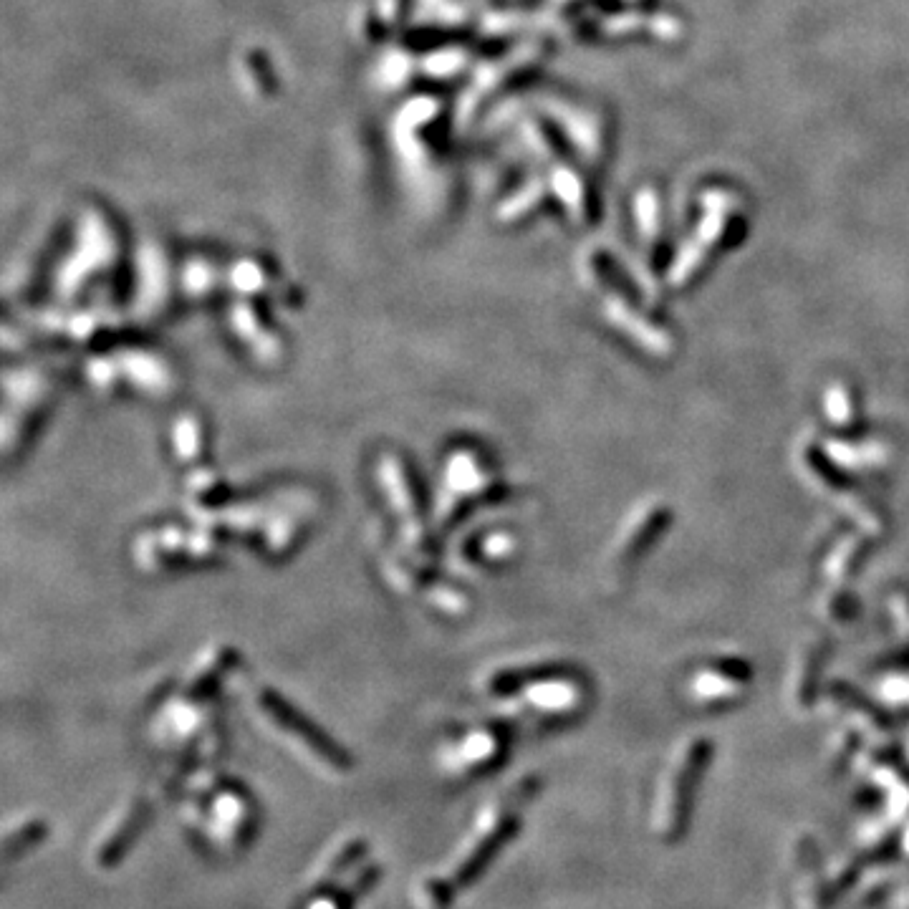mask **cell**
I'll list each match as a JSON object with an SVG mask.
<instances>
[{"label":"cell","instance_id":"277c9868","mask_svg":"<svg viewBox=\"0 0 909 909\" xmlns=\"http://www.w3.org/2000/svg\"><path fill=\"white\" fill-rule=\"evenodd\" d=\"M253 705L256 713L276 730L281 738H286L293 748L301 750L311 763L326 766L329 771L344 773L349 771V755L334 743L326 733L316 730L314 723L296 713V707L288 705L283 697H278L271 687H256L253 692Z\"/></svg>","mask_w":909,"mask_h":909},{"label":"cell","instance_id":"8992f818","mask_svg":"<svg viewBox=\"0 0 909 909\" xmlns=\"http://www.w3.org/2000/svg\"><path fill=\"white\" fill-rule=\"evenodd\" d=\"M495 748V738L485 730H470V733L458 735L445 750H442V766L450 773L465 776L468 771H475L478 766L490 761Z\"/></svg>","mask_w":909,"mask_h":909},{"label":"cell","instance_id":"5b68a950","mask_svg":"<svg viewBox=\"0 0 909 909\" xmlns=\"http://www.w3.org/2000/svg\"><path fill=\"white\" fill-rule=\"evenodd\" d=\"M56 379L41 367H8L6 372V415H3V445L6 458L11 460L13 452L26 447L36 430L38 415H43L48 404L54 402Z\"/></svg>","mask_w":909,"mask_h":909},{"label":"cell","instance_id":"7a4b0ae2","mask_svg":"<svg viewBox=\"0 0 909 909\" xmlns=\"http://www.w3.org/2000/svg\"><path fill=\"white\" fill-rule=\"evenodd\" d=\"M488 485L490 468L483 452L465 442L452 447L437 470V495L432 505L435 528L445 531L455 526L460 516H465L475 495L488 490Z\"/></svg>","mask_w":909,"mask_h":909},{"label":"cell","instance_id":"3957f363","mask_svg":"<svg viewBox=\"0 0 909 909\" xmlns=\"http://www.w3.org/2000/svg\"><path fill=\"white\" fill-rule=\"evenodd\" d=\"M205 526V523H202ZM180 528L177 523H165L162 528L139 533L134 541V559L139 569L170 571V569H200L215 564L223 546L208 528Z\"/></svg>","mask_w":909,"mask_h":909},{"label":"cell","instance_id":"6da1fadb","mask_svg":"<svg viewBox=\"0 0 909 909\" xmlns=\"http://www.w3.org/2000/svg\"><path fill=\"white\" fill-rule=\"evenodd\" d=\"M86 379L99 392H127L155 399L167 397L177 387L175 369L167 362L165 354L147 349V346L129 344L96 351L86 362Z\"/></svg>","mask_w":909,"mask_h":909}]
</instances>
